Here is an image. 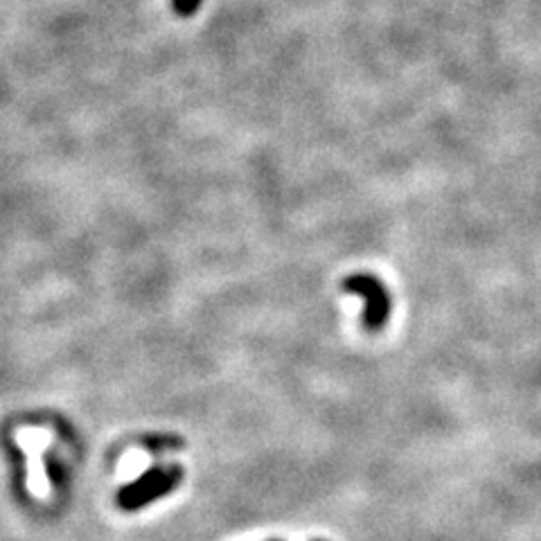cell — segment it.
Returning a JSON list of instances; mask_svg holds the SVG:
<instances>
[{"label":"cell","mask_w":541,"mask_h":541,"mask_svg":"<svg viewBox=\"0 0 541 541\" xmlns=\"http://www.w3.org/2000/svg\"><path fill=\"white\" fill-rule=\"evenodd\" d=\"M273 541H278V539H273Z\"/></svg>","instance_id":"8992f818"},{"label":"cell","mask_w":541,"mask_h":541,"mask_svg":"<svg viewBox=\"0 0 541 541\" xmlns=\"http://www.w3.org/2000/svg\"><path fill=\"white\" fill-rule=\"evenodd\" d=\"M316 541H321V539H316Z\"/></svg>","instance_id":"5b68a950"},{"label":"cell","mask_w":541,"mask_h":541,"mask_svg":"<svg viewBox=\"0 0 541 541\" xmlns=\"http://www.w3.org/2000/svg\"><path fill=\"white\" fill-rule=\"evenodd\" d=\"M183 481V469L179 465H156L136 481L124 485L118 492V505L122 510L133 512L145 508L161 496L170 494Z\"/></svg>","instance_id":"6da1fadb"},{"label":"cell","mask_w":541,"mask_h":541,"mask_svg":"<svg viewBox=\"0 0 541 541\" xmlns=\"http://www.w3.org/2000/svg\"><path fill=\"white\" fill-rule=\"evenodd\" d=\"M203 0H172V10L174 14L183 16V19H190L192 14L199 12Z\"/></svg>","instance_id":"277c9868"},{"label":"cell","mask_w":541,"mask_h":541,"mask_svg":"<svg viewBox=\"0 0 541 541\" xmlns=\"http://www.w3.org/2000/svg\"><path fill=\"white\" fill-rule=\"evenodd\" d=\"M343 291L366 300L363 325H366L368 332H377L386 325L390 316V296L384 282L370 276V273H354V276H348L343 280Z\"/></svg>","instance_id":"7a4b0ae2"},{"label":"cell","mask_w":541,"mask_h":541,"mask_svg":"<svg viewBox=\"0 0 541 541\" xmlns=\"http://www.w3.org/2000/svg\"><path fill=\"white\" fill-rule=\"evenodd\" d=\"M145 445L149 449H154L158 454V451H163V449H179V447H183V440L176 438V436H156V438H147Z\"/></svg>","instance_id":"3957f363"}]
</instances>
